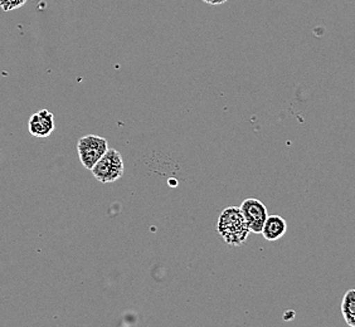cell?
<instances>
[{"label": "cell", "mask_w": 355, "mask_h": 327, "mask_svg": "<svg viewBox=\"0 0 355 327\" xmlns=\"http://www.w3.org/2000/svg\"><path fill=\"white\" fill-rule=\"evenodd\" d=\"M287 232V223L280 215H268L262 228V236L268 242L279 240Z\"/></svg>", "instance_id": "cell-6"}, {"label": "cell", "mask_w": 355, "mask_h": 327, "mask_svg": "<svg viewBox=\"0 0 355 327\" xmlns=\"http://www.w3.org/2000/svg\"><path fill=\"white\" fill-rule=\"evenodd\" d=\"M203 1L207 3V4H209V6L216 7V6H220V4H223V3H225L227 0H203Z\"/></svg>", "instance_id": "cell-9"}, {"label": "cell", "mask_w": 355, "mask_h": 327, "mask_svg": "<svg viewBox=\"0 0 355 327\" xmlns=\"http://www.w3.org/2000/svg\"><path fill=\"white\" fill-rule=\"evenodd\" d=\"M125 166L121 154L115 149H109L95 166L91 169L96 180L103 184H109L123 177Z\"/></svg>", "instance_id": "cell-2"}, {"label": "cell", "mask_w": 355, "mask_h": 327, "mask_svg": "<svg viewBox=\"0 0 355 327\" xmlns=\"http://www.w3.org/2000/svg\"><path fill=\"white\" fill-rule=\"evenodd\" d=\"M109 150L107 140L97 135H87L78 140L77 151L78 157L86 169L91 170L96 163Z\"/></svg>", "instance_id": "cell-3"}, {"label": "cell", "mask_w": 355, "mask_h": 327, "mask_svg": "<svg viewBox=\"0 0 355 327\" xmlns=\"http://www.w3.org/2000/svg\"><path fill=\"white\" fill-rule=\"evenodd\" d=\"M217 232L230 247H239L246 242L251 231L241 209L228 206L219 215Z\"/></svg>", "instance_id": "cell-1"}, {"label": "cell", "mask_w": 355, "mask_h": 327, "mask_svg": "<svg viewBox=\"0 0 355 327\" xmlns=\"http://www.w3.org/2000/svg\"><path fill=\"white\" fill-rule=\"evenodd\" d=\"M239 209L246 219L250 231L256 234L262 232L263 224L268 217L265 204L259 199L248 198L241 204Z\"/></svg>", "instance_id": "cell-4"}, {"label": "cell", "mask_w": 355, "mask_h": 327, "mask_svg": "<svg viewBox=\"0 0 355 327\" xmlns=\"http://www.w3.org/2000/svg\"><path fill=\"white\" fill-rule=\"evenodd\" d=\"M28 130L32 136L48 137L55 131V116L48 109H41L33 114L29 123Z\"/></svg>", "instance_id": "cell-5"}, {"label": "cell", "mask_w": 355, "mask_h": 327, "mask_svg": "<svg viewBox=\"0 0 355 327\" xmlns=\"http://www.w3.org/2000/svg\"><path fill=\"white\" fill-rule=\"evenodd\" d=\"M342 315L347 325L355 327V288L349 290L342 301Z\"/></svg>", "instance_id": "cell-7"}, {"label": "cell", "mask_w": 355, "mask_h": 327, "mask_svg": "<svg viewBox=\"0 0 355 327\" xmlns=\"http://www.w3.org/2000/svg\"><path fill=\"white\" fill-rule=\"evenodd\" d=\"M28 0H0V9L4 12H12L26 6Z\"/></svg>", "instance_id": "cell-8"}]
</instances>
